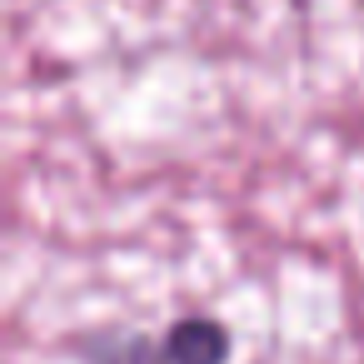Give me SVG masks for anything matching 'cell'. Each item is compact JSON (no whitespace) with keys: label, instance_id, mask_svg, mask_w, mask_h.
<instances>
[{"label":"cell","instance_id":"6da1fadb","mask_svg":"<svg viewBox=\"0 0 364 364\" xmlns=\"http://www.w3.org/2000/svg\"><path fill=\"white\" fill-rule=\"evenodd\" d=\"M80 364H230L235 334L215 314H180L165 329H105L80 339Z\"/></svg>","mask_w":364,"mask_h":364}]
</instances>
